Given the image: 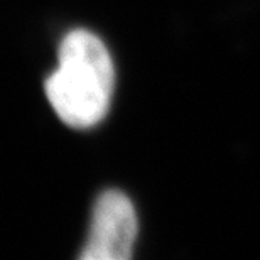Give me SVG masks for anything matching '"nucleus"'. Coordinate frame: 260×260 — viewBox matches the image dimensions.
I'll return each instance as SVG.
<instances>
[{"label":"nucleus","instance_id":"obj_1","mask_svg":"<svg viewBox=\"0 0 260 260\" xmlns=\"http://www.w3.org/2000/svg\"><path fill=\"white\" fill-rule=\"evenodd\" d=\"M58 68L46 80V95L66 125L88 128L108 113L115 88V68L102 39L76 29L64 36Z\"/></svg>","mask_w":260,"mask_h":260},{"label":"nucleus","instance_id":"obj_2","mask_svg":"<svg viewBox=\"0 0 260 260\" xmlns=\"http://www.w3.org/2000/svg\"><path fill=\"white\" fill-rule=\"evenodd\" d=\"M137 238V215L128 198L117 189L105 191L93 208L90 235L83 260H127Z\"/></svg>","mask_w":260,"mask_h":260}]
</instances>
